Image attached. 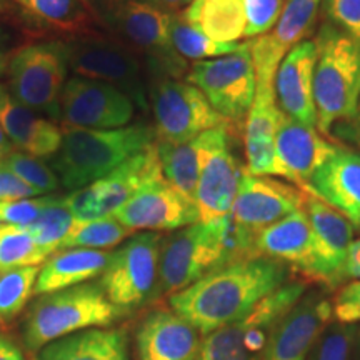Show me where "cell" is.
<instances>
[{
    "label": "cell",
    "mask_w": 360,
    "mask_h": 360,
    "mask_svg": "<svg viewBox=\"0 0 360 360\" xmlns=\"http://www.w3.org/2000/svg\"><path fill=\"white\" fill-rule=\"evenodd\" d=\"M287 278L289 267L278 260L247 259L207 274L187 289L170 295L169 304L202 335H209L245 319Z\"/></svg>",
    "instance_id": "1"
},
{
    "label": "cell",
    "mask_w": 360,
    "mask_h": 360,
    "mask_svg": "<svg viewBox=\"0 0 360 360\" xmlns=\"http://www.w3.org/2000/svg\"><path fill=\"white\" fill-rule=\"evenodd\" d=\"M255 236L232 214L209 224H192L164 237L159 260L157 297L187 289L207 274L254 259Z\"/></svg>",
    "instance_id": "2"
},
{
    "label": "cell",
    "mask_w": 360,
    "mask_h": 360,
    "mask_svg": "<svg viewBox=\"0 0 360 360\" xmlns=\"http://www.w3.org/2000/svg\"><path fill=\"white\" fill-rule=\"evenodd\" d=\"M155 142V130L139 122L120 129H62V146L52 169L67 191L97 182Z\"/></svg>",
    "instance_id": "3"
},
{
    "label": "cell",
    "mask_w": 360,
    "mask_h": 360,
    "mask_svg": "<svg viewBox=\"0 0 360 360\" xmlns=\"http://www.w3.org/2000/svg\"><path fill=\"white\" fill-rule=\"evenodd\" d=\"M98 24L142 58L150 79H180L188 72L170 40V13L143 0H87Z\"/></svg>",
    "instance_id": "4"
},
{
    "label": "cell",
    "mask_w": 360,
    "mask_h": 360,
    "mask_svg": "<svg viewBox=\"0 0 360 360\" xmlns=\"http://www.w3.org/2000/svg\"><path fill=\"white\" fill-rule=\"evenodd\" d=\"M314 102L317 130L330 137L332 129L347 122L360 98V44L326 22L319 29ZM330 141V139H328Z\"/></svg>",
    "instance_id": "5"
},
{
    "label": "cell",
    "mask_w": 360,
    "mask_h": 360,
    "mask_svg": "<svg viewBox=\"0 0 360 360\" xmlns=\"http://www.w3.org/2000/svg\"><path fill=\"white\" fill-rule=\"evenodd\" d=\"M122 315L101 283H80L35 300L24 322V344L30 352H39L51 342L75 332L109 327Z\"/></svg>",
    "instance_id": "6"
},
{
    "label": "cell",
    "mask_w": 360,
    "mask_h": 360,
    "mask_svg": "<svg viewBox=\"0 0 360 360\" xmlns=\"http://www.w3.org/2000/svg\"><path fill=\"white\" fill-rule=\"evenodd\" d=\"M67 56L75 75L114 85L142 110L148 109L146 64L129 45L90 34L67 42Z\"/></svg>",
    "instance_id": "7"
},
{
    "label": "cell",
    "mask_w": 360,
    "mask_h": 360,
    "mask_svg": "<svg viewBox=\"0 0 360 360\" xmlns=\"http://www.w3.org/2000/svg\"><path fill=\"white\" fill-rule=\"evenodd\" d=\"M162 242L159 232H142L112 252L98 283L124 315L157 299Z\"/></svg>",
    "instance_id": "8"
},
{
    "label": "cell",
    "mask_w": 360,
    "mask_h": 360,
    "mask_svg": "<svg viewBox=\"0 0 360 360\" xmlns=\"http://www.w3.org/2000/svg\"><path fill=\"white\" fill-rule=\"evenodd\" d=\"M148 102L157 142H188L209 130L236 125L220 115L195 85L179 79H150Z\"/></svg>",
    "instance_id": "9"
},
{
    "label": "cell",
    "mask_w": 360,
    "mask_h": 360,
    "mask_svg": "<svg viewBox=\"0 0 360 360\" xmlns=\"http://www.w3.org/2000/svg\"><path fill=\"white\" fill-rule=\"evenodd\" d=\"M67 70V44L52 40L25 45L12 53L8 60V90L17 101L32 110L58 119V102Z\"/></svg>",
    "instance_id": "10"
},
{
    "label": "cell",
    "mask_w": 360,
    "mask_h": 360,
    "mask_svg": "<svg viewBox=\"0 0 360 360\" xmlns=\"http://www.w3.org/2000/svg\"><path fill=\"white\" fill-rule=\"evenodd\" d=\"M187 82L195 85L220 115L242 125L257 89L249 44H240L227 56L195 62L188 70Z\"/></svg>",
    "instance_id": "11"
},
{
    "label": "cell",
    "mask_w": 360,
    "mask_h": 360,
    "mask_svg": "<svg viewBox=\"0 0 360 360\" xmlns=\"http://www.w3.org/2000/svg\"><path fill=\"white\" fill-rule=\"evenodd\" d=\"M157 177H162V167L154 142L109 175L64 197V204L77 222L110 217L139 188Z\"/></svg>",
    "instance_id": "12"
},
{
    "label": "cell",
    "mask_w": 360,
    "mask_h": 360,
    "mask_svg": "<svg viewBox=\"0 0 360 360\" xmlns=\"http://www.w3.org/2000/svg\"><path fill=\"white\" fill-rule=\"evenodd\" d=\"M237 125H225L207 132V146L195 192L199 222L209 224L232 214L245 169L233 154Z\"/></svg>",
    "instance_id": "13"
},
{
    "label": "cell",
    "mask_w": 360,
    "mask_h": 360,
    "mask_svg": "<svg viewBox=\"0 0 360 360\" xmlns=\"http://www.w3.org/2000/svg\"><path fill=\"white\" fill-rule=\"evenodd\" d=\"M323 0H283L282 12L272 30L247 40L255 67V97H276L274 80L283 57L307 40L317 22Z\"/></svg>",
    "instance_id": "14"
},
{
    "label": "cell",
    "mask_w": 360,
    "mask_h": 360,
    "mask_svg": "<svg viewBox=\"0 0 360 360\" xmlns=\"http://www.w3.org/2000/svg\"><path fill=\"white\" fill-rule=\"evenodd\" d=\"M135 103L114 85L72 77L58 102V119L64 127L109 130L129 125Z\"/></svg>",
    "instance_id": "15"
},
{
    "label": "cell",
    "mask_w": 360,
    "mask_h": 360,
    "mask_svg": "<svg viewBox=\"0 0 360 360\" xmlns=\"http://www.w3.org/2000/svg\"><path fill=\"white\" fill-rule=\"evenodd\" d=\"M304 210L312 229V254L304 274L327 287H337L345 281V262L354 240V225L309 192H305Z\"/></svg>",
    "instance_id": "16"
},
{
    "label": "cell",
    "mask_w": 360,
    "mask_h": 360,
    "mask_svg": "<svg viewBox=\"0 0 360 360\" xmlns=\"http://www.w3.org/2000/svg\"><path fill=\"white\" fill-rule=\"evenodd\" d=\"M129 231H180L199 222L195 202L186 199L162 177L152 179L114 214Z\"/></svg>",
    "instance_id": "17"
},
{
    "label": "cell",
    "mask_w": 360,
    "mask_h": 360,
    "mask_svg": "<svg viewBox=\"0 0 360 360\" xmlns=\"http://www.w3.org/2000/svg\"><path fill=\"white\" fill-rule=\"evenodd\" d=\"M304 202L305 192L294 184L244 172L232 217L242 229L257 236L264 229L304 209Z\"/></svg>",
    "instance_id": "18"
},
{
    "label": "cell",
    "mask_w": 360,
    "mask_h": 360,
    "mask_svg": "<svg viewBox=\"0 0 360 360\" xmlns=\"http://www.w3.org/2000/svg\"><path fill=\"white\" fill-rule=\"evenodd\" d=\"M334 305L321 292H309L277 327L264 350L262 360H305L330 326Z\"/></svg>",
    "instance_id": "19"
},
{
    "label": "cell",
    "mask_w": 360,
    "mask_h": 360,
    "mask_svg": "<svg viewBox=\"0 0 360 360\" xmlns=\"http://www.w3.org/2000/svg\"><path fill=\"white\" fill-rule=\"evenodd\" d=\"M317 64L315 40H304L283 57L278 65L274 90L278 110L295 122L317 129L314 102V74Z\"/></svg>",
    "instance_id": "20"
},
{
    "label": "cell",
    "mask_w": 360,
    "mask_h": 360,
    "mask_svg": "<svg viewBox=\"0 0 360 360\" xmlns=\"http://www.w3.org/2000/svg\"><path fill=\"white\" fill-rule=\"evenodd\" d=\"M335 143L319 132L315 127L299 124L287 115L281 117L276 135L277 160L282 179L294 182L305 192L310 179L337 150Z\"/></svg>",
    "instance_id": "21"
},
{
    "label": "cell",
    "mask_w": 360,
    "mask_h": 360,
    "mask_svg": "<svg viewBox=\"0 0 360 360\" xmlns=\"http://www.w3.org/2000/svg\"><path fill=\"white\" fill-rule=\"evenodd\" d=\"M200 347V332L169 309L147 314L135 332L137 360H195Z\"/></svg>",
    "instance_id": "22"
},
{
    "label": "cell",
    "mask_w": 360,
    "mask_h": 360,
    "mask_svg": "<svg viewBox=\"0 0 360 360\" xmlns=\"http://www.w3.org/2000/svg\"><path fill=\"white\" fill-rule=\"evenodd\" d=\"M309 193L360 227V150L337 147L334 155L310 179Z\"/></svg>",
    "instance_id": "23"
},
{
    "label": "cell",
    "mask_w": 360,
    "mask_h": 360,
    "mask_svg": "<svg viewBox=\"0 0 360 360\" xmlns=\"http://www.w3.org/2000/svg\"><path fill=\"white\" fill-rule=\"evenodd\" d=\"M0 129L13 147L39 159L53 157L62 146V129L17 101L4 84H0Z\"/></svg>",
    "instance_id": "24"
},
{
    "label": "cell",
    "mask_w": 360,
    "mask_h": 360,
    "mask_svg": "<svg viewBox=\"0 0 360 360\" xmlns=\"http://www.w3.org/2000/svg\"><path fill=\"white\" fill-rule=\"evenodd\" d=\"M282 112L276 97H254L244 122L245 172L259 177H281L277 160L276 135Z\"/></svg>",
    "instance_id": "25"
},
{
    "label": "cell",
    "mask_w": 360,
    "mask_h": 360,
    "mask_svg": "<svg viewBox=\"0 0 360 360\" xmlns=\"http://www.w3.org/2000/svg\"><path fill=\"white\" fill-rule=\"evenodd\" d=\"M110 257V250L60 249L53 252L39 270L34 294H52L102 276Z\"/></svg>",
    "instance_id": "26"
},
{
    "label": "cell",
    "mask_w": 360,
    "mask_h": 360,
    "mask_svg": "<svg viewBox=\"0 0 360 360\" xmlns=\"http://www.w3.org/2000/svg\"><path fill=\"white\" fill-rule=\"evenodd\" d=\"M312 254V229L304 209L292 212L255 237V255L295 265L305 272Z\"/></svg>",
    "instance_id": "27"
},
{
    "label": "cell",
    "mask_w": 360,
    "mask_h": 360,
    "mask_svg": "<svg viewBox=\"0 0 360 360\" xmlns=\"http://www.w3.org/2000/svg\"><path fill=\"white\" fill-rule=\"evenodd\" d=\"M39 360H130L124 328L94 327L53 340L39 350Z\"/></svg>",
    "instance_id": "28"
},
{
    "label": "cell",
    "mask_w": 360,
    "mask_h": 360,
    "mask_svg": "<svg viewBox=\"0 0 360 360\" xmlns=\"http://www.w3.org/2000/svg\"><path fill=\"white\" fill-rule=\"evenodd\" d=\"M188 24L220 44H238L245 37V12L242 0H192L180 12Z\"/></svg>",
    "instance_id": "29"
},
{
    "label": "cell",
    "mask_w": 360,
    "mask_h": 360,
    "mask_svg": "<svg viewBox=\"0 0 360 360\" xmlns=\"http://www.w3.org/2000/svg\"><path fill=\"white\" fill-rule=\"evenodd\" d=\"M30 20L79 39L94 34L96 15L87 0H13Z\"/></svg>",
    "instance_id": "30"
},
{
    "label": "cell",
    "mask_w": 360,
    "mask_h": 360,
    "mask_svg": "<svg viewBox=\"0 0 360 360\" xmlns=\"http://www.w3.org/2000/svg\"><path fill=\"white\" fill-rule=\"evenodd\" d=\"M162 175L179 193L195 202L202 157L207 146V132L188 142H157Z\"/></svg>",
    "instance_id": "31"
},
{
    "label": "cell",
    "mask_w": 360,
    "mask_h": 360,
    "mask_svg": "<svg viewBox=\"0 0 360 360\" xmlns=\"http://www.w3.org/2000/svg\"><path fill=\"white\" fill-rule=\"evenodd\" d=\"M132 231L124 227L114 215L96 220H85L77 222L70 229L69 236L62 242L60 249H94V250H109L125 238L132 236ZM58 249V250H60Z\"/></svg>",
    "instance_id": "32"
},
{
    "label": "cell",
    "mask_w": 360,
    "mask_h": 360,
    "mask_svg": "<svg viewBox=\"0 0 360 360\" xmlns=\"http://www.w3.org/2000/svg\"><path fill=\"white\" fill-rule=\"evenodd\" d=\"M170 40L186 60H209L236 52L240 44H220L209 39L184 19L180 12L170 13Z\"/></svg>",
    "instance_id": "33"
},
{
    "label": "cell",
    "mask_w": 360,
    "mask_h": 360,
    "mask_svg": "<svg viewBox=\"0 0 360 360\" xmlns=\"http://www.w3.org/2000/svg\"><path fill=\"white\" fill-rule=\"evenodd\" d=\"M47 259L29 229L0 224V274L19 267H39Z\"/></svg>",
    "instance_id": "34"
},
{
    "label": "cell",
    "mask_w": 360,
    "mask_h": 360,
    "mask_svg": "<svg viewBox=\"0 0 360 360\" xmlns=\"http://www.w3.org/2000/svg\"><path fill=\"white\" fill-rule=\"evenodd\" d=\"M39 267H19L0 274V328H6L34 295Z\"/></svg>",
    "instance_id": "35"
},
{
    "label": "cell",
    "mask_w": 360,
    "mask_h": 360,
    "mask_svg": "<svg viewBox=\"0 0 360 360\" xmlns=\"http://www.w3.org/2000/svg\"><path fill=\"white\" fill-rule=\"evenodd\" d=\"M74 224L75 219L65 207L64 197H56L51 204L45 207L44 212L35 219V222L27 225V229L32 233L39 249L47 257H51L53 252L60 249L62 242L69 236Z\"/></svg>",
    "instance_id": "36"
},
{
    "label": "cell",
    "mask_w": 360,
    "mask_h": 360,
    "mask_svg": "<svg viewBox=\"0 0 360 360\" xmlns=\"http://www.w3.org/2000/svg\"><path fill=\"white\" fill-rule=\"evenodd\" d=\"M195 360H260L252 354L244 340V327L240 322L222 327L202 340L200 352Z\"/></svg>",
    "instance_id": "37"
},
{
    "label": "cell",
    "mask_w": 360,
    "mask_h": 360,
    "mask_svg": "<svg viewBox=\"0 0 360 360\" xmlns=\"http://www.w3.org/2000/svg\"><path fill=\"white\" fill-rule=\"evenodd\" d=\"M0 164L39 193L57 191L60 186V180L52 167H49L39 157L29 155L25 152L11 150L8 154L0 157Z\"/></svg>",
    "instance_id": "38"
},
{
    "label": "cell",
    "mask_w": 360,
    "mask_h": 360,
    "mask_svg": "<svg viewBox=\"0 0 360 360\" xmlns=\"http://www.w3.org/2000/svg\"><path fill=\"white\" fill-rule=\"evenodd\" d=\"M355 339V328L347 323L328 326L321 339L312 360H350Z\"/></svg>",
    "instance_id": "39"
},
{
    "label": "cell",
    "mask_w": 360,
    "mask_h": 360,
    "mask_svg": "<svg viewBox=\"0 0 360 360\" xmlns=\"http://www.w3.org/2000/svg\"><path fill=\"white\" fill-rule=\"evenodd\" d=\"M245 12V37L255 39L272 30L282 12L283 0H242Z\"/></svg>",
    "instance_id": "40"
},
{
    "label": "cell",
    "mask_w": 360,
    "mask_h": 360,
    "mask_svg": "<svg viewBox=\"0 0 360 360\" xmlns=\"http://www.w3.org/2000/svg\"><path fill=\"white\" fill-rule=\"evenodd\" d=\"M327 22L360 44V0H323Z\"/></svg>",
    "instance_id": "41"
},
{
    "label": "cell",
    "mask_w": 360,
    "mask_h": 360,
    "mask_svg": "<svg viewBox=\"0 0 360 360\" xmlns=\"http://www.w3.org/2000/svg\"><path fill=\"white\" fill-rule=\"evenodd\" d=\"M56 197H39V199H22V200H4L0 202V224L22 225L27 227Z\"/></svg>",
    "instance_id": "42"
},
{
    "label": "cell",
    "mask_w": 360,
    "mask_h": 360,
    "mask_svg": "<svg viewBox=\"0 0 360 360\" xmlns=\"http://www.w3.org/2000/svg\"><path fill=\"white\" fill-rule=\"evenodd\" d=\"M334 314L340 323L360 322V281L350 282L337 292L334 302Z\"/></svg>",
    "instance_id": "43"
},
{
    "label": "cell",
    "mask_w": 360,
    "mask_h": 360,
    "mask_svg": "<svg viewBox=\"0 0 360 360\" xmlns=\"http://www.w3.org/2000/svg\"><path fill=\"white\" fill-rule=\"evenodd\" d=\"M40 193L0 164V202L35 199Z\"/></svg>",
    "instance_id": "44"
},
{
    "label": "cell",
    "mask_w": 360,
    "mask_h": 360,
    "mask_svg": "<svg viewBox=\"0 0 360 360\" xmlns=\"http://www.w3.org/2000/svg\"><path fill=\"white\" fill-rule=\"evenodd\" d=\"M337 139V141L349 142L352 143L354 147L360 148V98L357 103V109H355L354 115L350 117L347 122L337 125V127L332 129L330 137L328 139Z\"/></svg>",
    "instance_id": "45"
},
{
    "label": "cell",
    "mask_w": 360,
    "mask_h": 360,
    "mask_svg": "<svg viewBox=\"0 0 360 360\" xmlns=\"http://www.w3.org/2000/svg\"><path fill=\"white\" fill-rule=\"evenodd\" d=\"M345 278L360 281V238L352 240L349 247L347 262H345Z\"/></svg>",
    "instance_id": "46"
},
{
    "label": "cell",
    "mask_w": 360,
    "mask_h": 360,
    "mask_svg": "<svg viewBox=\"0 0 360 360\" xmlns=\"http://www.w3.org/2000/svg\"><path fill=\"white\" fill-rule=\"evenodd\" d=\"M0 360H27L19 345L2 332H0Z\"/></svg>",
    "instance_id": "47"
},
{
    "label": "cell",
    "mask_w": 360,
    "mask_h": 360,
    "mask_svg": "<svg viewBox=\"0 0 360 360\" xmlns=\"http://www.w3.org/2000/svg\"><path fill=\"white\" fill-rule=\"evenodd\" d=\"M143 2L152 4V6L162 8V11L172 13L175 11H179V8L188 6L192 0H143Z\"/></svg>",
    "instance_id": "48"
},
{
    "label": "cell",
    "mask_w": 360,
    "mask_h": 360,
    "mask_svg": "<svg viewBox=\"0 0 360 360\" xmlns=\"http://www.w3.org/2000/svg\"><path fill=\"white\" fill-rule=\"evenodd\" d=\"M11 57H8V52L6 47V39H4V35L0 34V74H2L4 70H7V65H8V60H11Z\"/></svg>",
    "instance_id": "49"
},
{
    "label": "cell",
    "mask_w": 360,
    "mask_h": 360,
    "mask_svg": "<svg viewBox=\"0 0 360 360\" xmlns=\"http://www.w3.org/2000/svg\"><path fill=\"white\" fill-rule=\"evenodd\" d=\"M12 147H13V146H12V142L8 141L7 135L4 134V130H2V129H0V157L6 155V154H8V152H11V150H13Z\"/></svg>",
    "instance_id": "50"
},
{
    "label": "cell",
    "mask_w": 360,
    "mask_h": 360,
    "mask_svg": "<svg viewBox=\"0 0 360 360\" xmlns=\"http://www.w3.org/2000/svg\"><path fill=\"white\" fill-rule=\"evenodd\" d=\"M32 360H39V359H37V357H34V359H32Z\"/></svg>",
    "instance_id": "51"
}]
</instances>
